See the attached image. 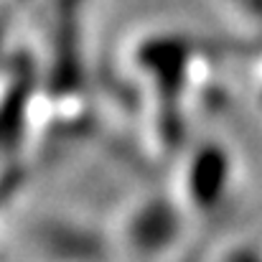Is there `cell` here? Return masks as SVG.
I'll return each instance as SVG.
<instances>
[{"label":"cell","instance_id":"6da1fadb","mask_svg":"<svg viewBox=\"0 0 262 262\" xmlns=\"http://www.w3.org/2000/svg\"><path fill=\"white\" fill-rule=\"evenodd\" d=\"M186 219V209L140 204L122 219V247L135 262H166L183 239Z\"/></svg>","mask_w":262,"mask_h":262},{"label":"cell","instance_id":"7a4b0ae2","mask_svg":"<svg viewBox=\"0 0 262 262\" xmlns=\"http://www.w3.org/2000/svg\"><path fill=\"white\" fill-rule=\"evenodd\" d=\"M214 262H262V247L250 242L229 245L214 255Z\"/></svg>","mask_w":262,"mask_h":262}]
</instances>
